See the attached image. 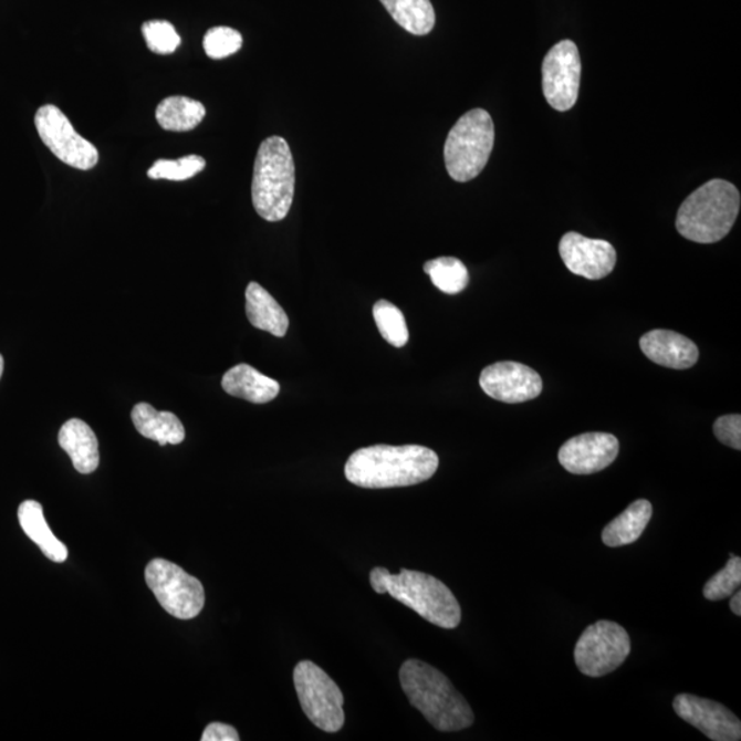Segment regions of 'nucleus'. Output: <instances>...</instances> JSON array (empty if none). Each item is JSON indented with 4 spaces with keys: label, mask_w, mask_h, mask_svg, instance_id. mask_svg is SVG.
<instances>
[{
    "label": "nucleus",
    "mask_w": 741,
    "mask_h": 741,
    "mask_svg": "<svg viewBox=\"0 0 741 741\" xmlns=\"http://www.w3.org/2000/svg\"><path fill=\"white\" fill-rule=\"evenodd\" d=\"M247 315L249 322L262 332L282 338L289 328V317L278 301L260 286L259 283H249L247 289Z\"/></svg>",
    "instance_id": "412c9836"
},
{
    "label": "nucleus",
    "mask_w": 741,
    "mask_h": 741,
    "mask_svg": "<svg viewBox=\"0 0 741 741\" xmlns=\"http://www.w3.org/2000/svg\"><path fill=\"white\" fill-rule=\"evenodd\" d=\"M440 459L420 445H374L356 450L346 461V480L366 489L413 487L436 474Z\"/></svg>",
    "instance_id": "f257e3e1"
},
{
    "label": "nucleus",
    "mask_w": 741,
    "mask_h": 741,
    "mask_svg": "<svg viewBox=\"0 0 741 741\" xmlns=\"http://www.w3.org/2000/svg\"><path fill=\"white\" fill-rule=\"evenodd\" d=\"M205 167V158L192 154L178 159H157L147 170V176L153 180L184 181L201 174Z\"/></svg>",
    "instance_id": "bb28decb"
},
{
    "label": "nucleus",
    "mask_w": 741,
    "mask_h": 741,
    "mask_svg": "<svg viewBox=\"0 0 741 741\" xmlns=\"http://www.w3.org/2000/svg\"><path fill=\"white\" fill-rule=\"evenodd\" d=\"M19 521L24 533L42 550L45 557L55 563H64L70 555L66 545L45 522L42 504L35 500H27L20 505Z\"/></svg>",
    "instance_id": "aec40b11"
},
{
    "label": "nucleus",
    "mask_w": 741,
    "mask_h": 741,
    "mask_svg": "<svg viewBox=\"0 0 741 741\" xmlns=\"http://www.w3.org/2000/svg\"><path fill=\"white\" fill-rule=\"evenodd\" d=\"M480 385L489 397L505 404L534 400L543 392V379L538 370L515 362L494 363L483 368Z\"/></svg>",
    "instance_id": "f8f14e48"
},
{
    "label": "nucleus",
    "mask_w": 741,
    "mask_h": 741,
    "mask_svg": "<svg viewBox=\"0 0 741 741\" xmlns=\"http://www.w3.org/2000/svg\"><path fill=\"white\" fill-rule=\"evenodd\" d=\"M425 272L432 284L445 294H459L470 282L469 270L463 262L455 258H440L427 261Z\"/></svg>",
    "instance_id": "393cba45"
},
{
    "label": "nucleus",
    "mask_w": 741,
    "mask_h": 741,
    "mask_svg": "<svg viewBox=\"0 0 741 741\" xmlns=\"http://www.w3.org/2000/svg\"><path fill=\"white\" fill-rule=\"evenodd\" d=\"M293 678L301 709L313 726L327 733L340 732L345 723L344 695L333 678L311 660H301Z\"/></svg>",
    "instance_id": "0eeeda50"
},
{
    "label": "nucleus",
    "mask_w": 741,
    "mask_h": 741,
    "mask_svg": "<svg viewBox=\"0 0 741 741\" xmlns=\"http://www.w3.org/2000/svg\"><path fill=\"white\" fill-rule=\"evenodd\" d=\"M712 430L718 441L727 447L741 449V416L739 414L721 416L716 420Z\"/></svg>",
    "instance_id": "7c9ffc66"
},
{
    "label": "nucleus",
    "mask_w": 741,
    "mask_h": 741,
    "mask_svg": "<svg viewBox=\"0 0 741 741\" xmlns=\"http://www.w3.org/2000/svg\"><path fill=\"white\" fill-rule=\"evenodd\" d=\"M61 448L65 450L74 469L82 474H91L100 466V443L95 432L85 421L67 420L59 435Z\"/></svg>",
    "instance_id": "f3484780"
},
{
    "label": "nucleus",
    "mask_w": 741,
    "mask_h": 741,
    "mask_svg": "<svg viewBox=\"0 0 741 741\" xmlns=\"http://www.w3.org/2000/svg\"><path fill=\"white\" fill-rule=\"evenodd\" d=\"M142 33H144L147 48L156 54H173L181 43L179 33L168 21H147L142 27Z\"/></svg>",
    "instance_id": "c85d7f7f"
},
{
    "label": "nucleus",
    "mask_w": 741,
    "mask_h": 741,
    "mask_svg": "<svg viewBox=\"0 0 741 741\" xmlns=\"http://www.w3.org/2000/svg\"><path fill=\"white\" fill-rule=\"evenodd\" d=\"M640 347L648 361L666 368L687 369L699 361V349L695 342L670 330H653L644 334Z\"/></svg>",
    "instance_id": "dca6fc26"
},
{
    "label": "nucleus",
    "mask_w": 741,
    "mask_h": 741,
    "mask_svg": "<svg viewBox=\"0 0 741 741\" xmlns=\"http://www.w3.org/2000/svg\"><path fill=\"white\" fill-rule=\"evenodd\" d=\"M4 362L2 355H0V378H2Z\"/></svg>",
    "instance_id": "72a5a7b5"
},
{
    "label": "nucleus",
    "mask_w": 741,
    "mask_h": 741,
    "mask_svg": "<svg viewBox=\"0 0 741 741\" xmlns=\"http://www.w3.org/2000/svg\"><path fill=\"white\" fill-rule=\"evenodd\" d=\"M559 253L570 272L589 281H601L617 265V252L612 243L586 238L578 232L564 233Z\"/></svg>",
    "instance_id": "4468645a"
},
{
    "label": "nucleus",
    "mask_w": 741,
    "mask_h": 741,
    "mask_svg": "<svg viewBox=\"0 0 741 741\" xmlns=\"http://www.w3.org/2000/svg\"><path fill=\"white\" fill-rule=\"evenodd\" d=\"M494 145V124L487 111L467 112L450 129L443 158L450 176L460 184L476 179L489 161Z\"/></svg>",
    "instance_id": "423d86ee"
},
{
    "label": "nucleus",
    "mask_w": 741,
    "mask_h": 741,
    "mask_svg": "<svg viewBox=\"0 0 741 741\" xmlns=\"http://www.w3.org/2000/svg\"><path fill=\"white\" fill-rule=\"evenodd\" d=\"M400 683L409 703L440 732H459L474 723V712L449 678L436 667L408 659L400 669Z\"/></svg>",
    "instance_id": "f03ea898"
},
{
    "label": "nucleus",
    "mask_w": 741,
    "mask_h": 741,
    "mask_svg": "<svg viewBox=\"0 0 741 741\" xmlns=\"http://www.w3.org/2000/svg\"><path fill=\"white\" fill-rule=\"evenodd\" d=\"M221 386L228 395L253 404L270 403L281 392L275 379L268 378L248 364L228 369L222 376Z\"/></svg>",
    "instance_id": "a211bd4d"
},
{
    "label": "nucleus",
    "mask_w": 741,
    "mask_h": 741,
    "mask_svg": "<svg viewBox=\"0 0 741 741\" xmlns=\"http://www.w3.org/2000/svg\"><path fill=\"white\" fill-rule=\"evenodd\" d=\"M741 585V559L732 556L727 566L718 572L714 577L707 581L703 588V596L707 601L720 602L723 598L731 597L739 591Z\"/></svg>",
    "instance_id": "cd10ccee"
},
{
    "label": "nucleus",
    "mask_w": 741,
    "mask_h": 741,
    "mask_svg": "<svg viewBox=\"0 0 741 741\" xmlns=\"http://www.w3.org/2000/svg\"><path fill=\"white\" fill-rule=\"evenodd\" d=\"M672 709L681 720L699 729L714 741H739L741 722L726 706L712 700L680 693L672 700Z\"/></svg>",
    "instance_id": "ddd939ff"
},
{
    "label": "nucleus",
    "mask_w": 741,
    "mask_h": 741,
    "mask_svg": "<svg viewBox=\"0 0 741 741\" xmlns=\"http://www.w3.org/2000/svg\"><path fill=\"white\" fill-rule=\"evenodd\" d=\"M653 516V504L648 500H637L623 514L615 518L604 528L603 543L609 549L636 543L641 538Z\"/></svg>",
    "instance_id": "4be33fe9"
},
{
    "label": "nucleus",
    "mask_w": 741,
    "mask_h": 741,
    "mask_svg": "<svg viewBox=\"0 0 741 741\" xmlns=\"http://www.w3.org/2000/svg\"><path fill=\"white\" fill-rule=\"evenodd\" d=\"M135 429L148 440L157 441L161 447L165 445H179L185 441V426L178 416L168 410L154 409L150 404H136L131 414Z\"/></svg>",
    "instance_id": "6ab92c4d"
},
{
    "label": "nucleus",
    "mask_w": 741,
    "mask_h": 741,
    "mask_svg": "<svg viewBox=\"0 0 741 741\" xmlns=\"http://www.w3.org/2000/svg\"><path fill=\"white\" fill-rule=\"evenodd\" d=\"M243 39L241 33L228 27H215L203 38L205 53L212 60L227 59L241 50Z\"/></svg>",
    "instance_id": "c756f323"
},
{
    "label": "nucleus",
    "mask_w": 741,
    "mask_h": 741,
    "mask_svg": "<svg viewBox=\"0 0 741 741\" xmlns=\"http://www.w3.org/2000/svg\"><path fill=\"white\" fill-rule=\"evenodd\" d=\"M295 167L292 150L281 136H270L255 156L252 199L255 212L267 221H281L292 208Z\"/></svg>",
    "instance_id": "39448f33"
},
{
    "label": "nucleus",
    "mask_w": 741,
    "mask_h": 741,
    "mask_svg": "<svg viewBox=\"0 0 741 741\" xmlns=\"http://www.w3.org/2000/svg\"><path fill=\"white\" fill-rule=\"evenodd\" d=\"M202 741H239V734L236 728L227 726V723L213 722L205 729L202 733Z\"/></svg>",
    "instance_id": "2f4dec72"
},
{
    "label": "nucleus",
    "mask_w": 741,
    "mask_h": 741,
    "mask_svg": "<svg viewBox=\"0 0 741 741\" xmlns=\"http://www.w3.org/2000/svg\"><path fill=\"white\" fill-rule=\"evenodd\" d=\"M374 321L376 327L384 338L395 347L407 345L409 333L406 317L396 305L386 300H380L374 305Z\"/></svg>",
    "instance_id": "a878e982"
},
{
    "label": "nucleus",
    "mask_w": 741,
    "mask_h": 741,
    "mask_svg": "<svg viewBox=\"0 0 741 741\" xmlns=\"http://www.w3.org/2000/svg\"><path fill=\"white\" fill-rule=\"evenodd\" d=\"M393 20L416 36H425L436 25V11L430 0H380Z\"/></svg>",
    "instance_id": "b1692460"
},
{
    "label": "nucleus",
    "mask_w": 741,
    "mask_h": 741,
    "mask_svg": "<svg viewBox=\"0 0 741 741\" xmlns=\"http://www.w3.org/2000/svg\"><path fill=\"white\" fill-rule=\"evenodd\" d=\"M207 116V109L196 100L187 96H169L159 102L156 118L159 127L173 133H187L197 128Z\"/></svg>",
    "instance_id": "5701e85b"
},
{
    "label": "nucleus",
    "mask_w": 741,
    "mask_h": 741,
    "mask_svg": "<svg viewBox=\"0 0 741 741\" xmlns=\"http://www.w3.org/2000/svg\"><path fill=\"white\" fill-rule=\"evenodd\" d=\"M145 577L158 603L173 617L192 619L202 612L205 589L201 581L187 574L178 564L154 559L147 564Z\"/></svg>",
    "instance_id": "6e6552de"
},
{
    "label": "nucleus",
    "mask_w": 741,
    "mask_h": 741,
    "mask_svg": "<svg viewBox=\"0 0 741 741\" xmlns=\"http://www.w3.org/2000/svg\"><path fill=\"white\" fill-rule=\"evenodd\" d=\"M619 453L618 438L608 432H585L570 438L559 449V463L575 476H589L607 469Z\"/></svg>",
    "instance_id": "2eb2a0df"
},
{
    "label": "nucleus",
    "mask_w": 741,
    "mask_h": 741,
    "mask_svg": "<svg viewBox=\"0 0 741 741\" xmlns=\"http://www.w3.org/2000/svg\"><path fill=\"white\" fill-rule=\"evenodd\" d=\"M35 125L40 139L62 163L80 170L93 169L98 164L96 147L74 129L70 118L59 107H40Z\"/></svg>",
    "instance_id": "9d476101"
},
{
    "label": "nucleus",
    "mask_w": 741,
    "mask_h": 741,
    "mask_svg": "<svg viewBox=\"0 0 741 741\" xmlns=\"http://www.w3.org/2000/svg\"><path fill=\"white\" fill-rule=\"evenodd\" d=\"M543 91L546 102L559 112L577 104L581 83V59L577 44L563 40L549 51L543 62Z\"/></svg>",
    "instance_id": "9b49d317"
},
{
    "label": "nucleus",
    "mask_w": 741,
    "mask_h": 741,
    "mask_svg": "<svg viewBox=\"0 0 741 741\" xmlns=\"http://www.w3.org/2000/svg\"><path fill=\"white\" fill-rule=\"evenodd\" d=\"M629 654L628 632L612 620H598L588 626L578 638L574 659L583 675L597 678L617 670Z\"/></svg>",
    "instance_id": "1a4fd4ad"
},
{
    "label": "nucleus",
    "mask_w": 741,
    "mask_h": 741,
    "mask_svg": "<svg viewBox=\"0 0 741 741\" xmlns=\"http://www.w3.org/2000/svg\"><path fill=\"white\" fill-rule=\"evenodd\" d=\"M370 586L378 593H389L393 598L414 609L427 623L442 629H455L461 623V608L452 591L430 574L401 568L397 575L385 567L369 573Z\"/></svg>",
    "instance_id": "7ed1b4c3"
},
{
    "label": "nucleus",
    "mask_w": 741,
    "mask_h": 741,
    "mask_svg": "<svg viewBox=\"0 0 741 741\" xmlns=\"http://www.w3.org/2000/svg\"><path fill=\"white\" fill-rule=\"evenodd\" d=\"M731 597H732V601H731L732 613L734 615H738V617H740V615H741V592L740 591L734 592Z\"/></svg>",
    "instance_id": "473e14b6"
},
{
    "label": "nucleus",
    "mask_w": 741,
    "mask_h": 741,
    "mask_svg": "<svg viewBox=\"0 0 741 741\" xmlns=\"http://www.w3.org/2000/svg\"><path fill=\"white\" fill-rule=\"evenodd\" d=\"M740 201L738 188L729 181H707L681 203L676 220L677 231L688 241L720 242L737 222Z\"/></svg>",
    "instance_id": "20e7f679"
}]
</instances>
